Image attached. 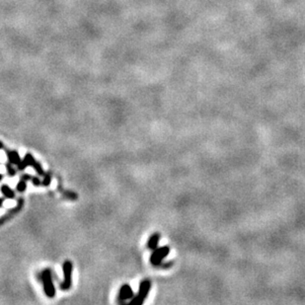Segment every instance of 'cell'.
I'll list each match as a JSON object with an SVG mask.
<instances>
[{"label": "cell", "instance_id": "6da1fadb", "mask_svg": "<svg viewBox=\"0 0 305 305\" xmlns=\"http://www.w3.org/2000/svg\"><path fill=\"white\" fill-rule=\"evenodd\" d=\"M151 289V281L150 279H143L140 284H139V289L138 292L135 296H134L130 299L129 304L131 305H141L143 302L145 301V299L148 296V293Z\"/></svg>", "mask_w": 305, "mask_h": 305}, {"label": "cell", "instance_id": "7a4b0ae2", "mask_svg": "<svg viewBox=\"0 0 305 305\" xmlns=\"http://www.w3.org/2000/svg\"><path fill=\"white\" fill-rule=\"evenodd\" d=\"M42 281L44 286L45 294L49 298L54 297L56 290L53 281V273L49 269H45L42 273Z\"/></svg>", "mask_w": 305, "mask_h": 305}, {"label": "cell", "instance_id": "3957f363", "mask_svg": "<svg viewBox=\"0 0 305 305\" xmlns=\"http://www.w3.org/2000/svg\"><path fill=\"white\" fill-rule=\"evenodd\" d=\"M72 272L73 265L70 261H65L62 265V273H63V281L60 284L59 287L61 290H68L72 286Z\"/></svg>", "mask_w": 305, "mask_h": 305}, {"label": "cell", "instance_id": "277c9868", "mask_svg": "<svg viewBox=\"0 0 305 305\" xmlns=\"http://www.w3.org/2000/svg\"><path fill=\"white\" fill-rule=\"evenodd\" d=\"M169 253H170L169 246L158 247V248L153 250L152 252V254L150 256V264L154 267H158L160 264H162L164 259L169 255Z\"/></svg>", "mask_w": 305, "mask_h": 305}, {"label": "cell", "instance_id": "5b68a950", "mask_svg": "<svg viewBox=\"0 0 305 305\" xmlns=\"http://www.w3.org/2000/svg\"><path fill=\"white\" fill-rule=\"evenodd\" d=\"M23 206H24V199L20 198L18 199V203L17 204L14 206L13 209H11L8 212H6L4 215H2L0 217V226L3 225L4 223H6L7 221H9L11 218H13L15 215H17L19 212L23 209Z\"/></svg>", "mask_w": 305, "mask_h": 305}, {"label": "cell", "instance_id": "8992f818", "mask_svg": "<svg viewBox=\"0 0 305 305\" xmlns=\"http://www.w3.org/2000/svg\"><path fill=\"white\" fill-rule=\"evenodd\" d=\"M23 160H24L25 162H26L27 166H32L33 168H34V170H35L40 176H44L45 174L44 169H43V167H42V165H41V163L38 162V161L35 158H34V156H33L31 153H27Z\"/></svg>", "mask_w": 305, "mask_h": 305}, {"label": "cell", "instance_id": "52a82bcc", "mask_svg": "<svg viewBox=\"0 0 305 305\" xmlns=\"http://www.w3.org/2000/svg\"><path fill=\"white\" fill-rule=\"evenodd\" d=\"M134 296V290H132L129 284H124L120 287L119 292V300L120 302H124L126 300H129V299H131Z\"/></svg>", "mask_w": 305, "mask_h": 305}, {"label": "cell", "instance_id": "ba28073f", "mask_svg": "<svg viewBox=\"0 0 305 305\" xmlns=\"http://www.w3.org/2000/svg\"><path fill=\"white\" fill-rule=\"evenodd\" d=\"M160 238H161V235L160 233L156 232V233H154L152 234L150 237H149L148 241H147V248L149 250H155L156 248H158V245H159V242H160Z\"/></svg>", "mask_w": 305, "mask_h": 305}, {"label": "cell", "instance_id": "9c48e42d", "mask_svg": "<svg viewBox=\"0 0 305 305\" xmlns=\"http://www.w3.org/2000/svg\"><path fill=\"white\" fill-rule=\"evenodd\" d=\"M5 152H6L7 154V158H8V161L9 162H11L13 165H18L20 163V161L22 160L21 157H20V155L19 153L15 151V150H8V149H6L5 150Z\"/></svg>", "mask_w": 305, "mask_h": 305}, {"label": "cell", "instance_id": "30bf717a", "mask_svg": "<svg viewBox=\"0 0 305 305\" xmlns=\"http://www.w3.org/2000/svg\"><path fill=\"white\" fill-rule=\"evenodd\" d=\"M0 191H1L2 195H4V198L10 199H15V192L8 185H6V184H4V185L1 186V188H0Z\"/></svg>", "mask_w": 305, "mask_h": 305}, {"label": "cell", "instance_id": "8fae6325", "mask_svg": "<svg viewBox=\"0 0 305 305\" xmlns=\"http://www.w3.org/2000/svg\"><path fill=\"white\" fill-rule=\"evenodd\" d=\"M21 179L25 180V181H31L33 183L34 186L39 187V186H43V182L40 180L39 177H35V176H32V175H29V174H24L21 176Z\"/></svg>", "mask_w": 305, "mask_h": 305}, {"label": "cell", "instance_id": "7c38bea8", "mask_svg": "<svg viewBox=\"0 0 305 305\" xmlns=\"http://www.w3.org/2000/svg\"><path fill=\"white\" fill-rule=\"evenodd\" d=\"M6 170H7V174L10 177H14L17 174V170L15 169L14 165L11 162H9V161L6 163Z\"/></svg>", "mask_w": 305, "mask_h": 305}, {"label": "cell", "instance_id": "4fadbf2b", "mask_svg": "<svg viewBox=\"0 0 305 305\" xmlns=\"http://www.w3.org/2000/svg\"><path fill=\"white\" fill-rule=\"evenodd\" d=\"M16 189H17V191H18L19 193H24L26 191V189H27V181L21 179L18 182V184H17Z\"/></svg>", "mask_w": 305, "mask_h": 305}, {"label": "cell", "instance_id": "5bb4252c", "mask_svg": "<svg viewBox=\"0 0 305 305\" xmlns=\"http://www.w3.org/2000/svg\"><path fill=\"white\" fill-rule=\"evenodd\" d=\"M42 182H43V186H44V187H48V186H49V184H50V182H51V174L49 173H49H45V174L44 175V180H43Z\"/></svg>", "mask_w": 305, "mask_h": 305}, {"label": "cell", "instance_id": "9a60e30c", "mask_svg": "<svg viewBox=\"0 0 305 305\" xmlns=\"http://www.w3.org/2000/svg\"><path fill=\"white\" fill-rule=\"evenodd\" d=\"M63 195L66 197L67 199H77V195L71 193V192H63Z\"/></svg>", "mask_w": 305, "mask_h": 305}, {"label": "cell", "instance_id": "2e32d148", "mask_svg": "<svg viewBox=\"0 0 305 305\" xmlns=\"http://www.w3.org/2000/svg\"><path fill=\"white\" fill-rule=\"evenodd\" d=\"M27 164H26V162H25V161L24 160H21L20 161V163L18 164V165H17V168H18V170L19 171H24L26 168H27Z\"/></svg>", "mask_w": 305, "mask_h": 305}, {"label": "cell", "instance_id": "e0dca14e", "mask_svg": "<svg viewBox=\"0 0 305 305\" xmlns=\"http://www.w3.org/2000/svg\"><path fill=\"white\" fill-rule=\"evenodd\" d=\"M3 203H4V199L0 198V208H1V206L3 205Z\"/></svg>", "mask_w": 305, "mask_h": 305}, {"label": "cell", "instance_id": "ac0fdd59", "mask_svg": "<svg viewBox=\"0 0 305 305\" xmlns=\"http://www.w3.org/2000/svg\"><path fill=\"white\" fill-rule=\"evenodd\" d=\"M1 149H4V144L0 141V150H1Z\"/></svg>", "mask_w": 305, "mask_h": 305}, {"label": "cell", "instance_id": "d6986e66", "mask_svg": "<svg viewBox=\"0 0 305 305\" xmlns=\"http://www.w3.org/2000/svg\"><path fill=\"white\" fill-rule=\"evenodd\" d=\"M2 179H3V175H2V174H0V182L2 181Z\"/></svg>", "mask_w": 305, "mask_h": 305}]
</instances>
